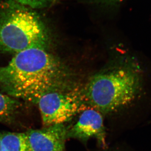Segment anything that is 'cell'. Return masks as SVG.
I'll use <instances>...</instances> for the list:
<instances>
[{"mask_svg":"<svg viewBox=\"0 0 151 151\" xmlns=\"http://www.w3.org/2000/svg\"><path fill=\"white\" fill-rule=\"evenodd\" d=\"M79 84L67 67L47 50L35 47L15 54L0 67V88L19 100L37 104L42 96Z\"/></svg>","mask_w":151,"mask_h":151,"instance_id":"obj_1","label":"cell"},{"mask_svg":"<svg viewBox=\"0 0 151 151\" xmlns=\"http://www.w3.org/2000/svg\"><path fill=\"white\" fill-rule=\"evenodd\" d=\"M142 74L132 58L114 59L90 77L83 87L87 105L101 114L118 111L131 104L141 93Z\"/></svg>","mask_w":151,"mask_h":151,"instance_id":"obj_2","label":"cell"},{"mask_svg":"<svg viewBox=\"0 0 151 151\" xmlns=\"http://www.w3.org/2000/svg\"><path fill=\"white\" fill-rule=\"evenodd\" d=\"M49 29L33 9L5 0L0 3V51L16 54L27 49L48 48Z\"/></svg>","mask_w":151,"mask_h":151,"instance_id":"obj_3","label":"cell"},{"mask_svg":"<svg viewBox=\"0 0 151 151\" xmlns=\"http://www.w3.org/2000/svg\"><path fill=\"white\" fill-rule=\"evenodd\" d=\"M44 126L65 124L87 108L79 84L43 96L37 103Z\"/></svg>","mask_w":151,"mask_h":151,"instance_id":"obj_4","label":"cell"},{"mask_svg":"<svg viewBox=\"0 0 151 151\" xmlns=\"http://www.w3.org/2000/svg\"><path fill=\"white\" fill-rule=\"evenodd\" d=\"M67 137L83 143L93 138L101 147H106V131L102 114L92 108L84 109L76 122L68 129Z\"/></svg>","mask_w":151,"mask_h":151,"instance_id":"obj_5","label":"cell"},{"mask_svg":"<svg viewBox=\"0 0 151 151\" xmlns=\"http://www.w3.org/2000/svg\"><path fill=\"white\" fill-rule=\"evenodd\" d=\"M67 133L65 124H57L24 133L29 151H66Z\"/></svg>","mask_w":151,"mask_h":151,"instance_id":"obj_6","label":"cell"},{"mask_svg":"<svg viewBox=\"0 0 151 151\" xmlns=\"http://www.w3.org/2000/svg\"><path fill=\"white\" fill-rule=\"evenodd\" d=\"M22 106L19 99L0 93V122H12L18 114Z\"/></svg>","mask_w":151,"mask_h":151,"instance_id":"obj_7","label":"cell"},{"mask_svg":"<svg viewBox=\"0 0 151 151\" xmlns=\"http://www.w3.org/2000/svg\"><path fill=\"white\" fill-rule=\"evenodd\" d=\"M2 151H29L24 133L0 134Z\"/></svg>","mask_w":151,"mask_h":151,"instance_id":"obj_8","label":"cell"},{"mask_svg":"<svg viewBox=\"0 0 151 151\" xmlns=\"http://www.w3.org/2000/svg\"><path fill=\"white\" fill-rule=\"evenodd\" d=\"M20 4L31 9H40L50 7L60 0H15Z\"/></svg>","mask_w":151,"mask_h":151,"instance_id":"obj_9","label":"cell"},{"mask_svg":"<svg viewBox=\"0 0 151 151\" xmlns=\"http://www.w3.org/2000/svg\"><path fill=\"white\" fill-rule=\"evenodd\" d=\"M122 0H92L91 3L102 4H114L122 1Z\"/></svg>","mask_w":151,"mask_h":151,"instance_id":"obj_10","label":"cell"},{"mask_svg":"<svg viewBox=\"0 0 151 151\" xmlns=\"http://www.w3.org/2000/svg\"><path fill=\"white\" fill-rule=\"evenodd\" d=\"M0 151H2V150H1V139H0Z\"/></svg>","mask_w":151,"mask_h":151,"instance_id":"obj_11","label":"cell"}]
</instances>
